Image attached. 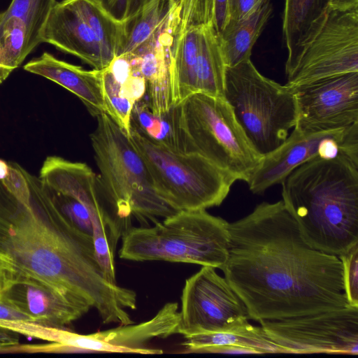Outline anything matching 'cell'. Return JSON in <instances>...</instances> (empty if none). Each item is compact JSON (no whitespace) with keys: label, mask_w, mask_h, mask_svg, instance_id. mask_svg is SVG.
Listing matches in <instances>:
<instances>
[{"label":"cell","mask_w":358,"mask_h":358,"mask_svg":"<svg viewBox=\"0 0 358 358\" xmlns=\"http://www.w3.org/2000/svg\"><path fill=\"white\" fill-rule=\"evenodd\" d=\"M282 201L312 248L340 256L358 244V165L317 157L281 182Z\"/></svg>","instance_id":"cell-3"},{"label":"cell","mask_w":358,"mask_h":358,"mask_svg":"<svg viewBox=\"0 0 358 358\" xmlns=\"http://www.w3.org/2000/svg\"><path fill=\"white\" fill-rule=\"evenodd\" d=\"M13 70L7 59L0 40V84L6 80Z\"/></svg>","instance_id":"cell-37"},{"label":"cell","mask_w":358,"mask_h":358,"mask_svg":"<svg viewBox=\"0 0 358 358\" xmlns=\"http://www.w3.org/2000/svg\"><path fill=\"white\" fill-rule=\"evenodd\" d=\"M225 69L220 37L210 18L203 24L199 38L196 60L197 92L223 97Z\"/></svg>","instance_id":"cell-20"},{"label":"cell","mask_w":358,"mask_h":358,"mask_svg":"<svg viewBox=\"0 0 358 358\" xmlns=\"http://www.w3.org/2000/svg\"><path fill=\"white\" fill-rule=\"evenodd\" d=\"M73 1L103 48L115 57L122 36V22L113 19L90 0Z\"/></svg>","instance_id":"cell-26"},{"label":"cell","mask_w":358,"mask_h":358,"mask_svg":"<svg viewBox=\"0 0 358 358\" xmlns=\"http://www.w3.org/2000/svg\"><path fill=\"white\" fill-rule=\"evenodd\" d=\"M1 299L31 322L64 328L91 308L83 299L36 278L19 274Z\"/></svg>","instance_id":"cell-15"},{"label":"cell","mask_w":358,"mask_h":358,"mask_svg":"<svg viewBox=\"0 0 358 358\" xmlns=\"http://www.w3.org/2000/svg\"><path fill=\"white\" fill-rule=\"evenodd\" d=\"M171 13L146 41L129 53L145 81L149 98L148 103L152 113L157 115L166 113L173 106Z\"/></svg>","instance_id":"cell-17"},{"label":"cell","mask_w":358,"mask_h":358,"mask_svg":"<svg viewBox=\"0 0 358 358\" xmlns=\"http://www.w3.org/2000/svg\"><path fill=\"white\" fill-rule=\"evenodd\" d=\"M268 1L270 0H228L225 24L219 36L234 29Z\"/></svg>","instance_id":"cell-30"},{"label":"cell","mask_w":358,"mask_h":358,"mask_svg":"<svg viewBox=\"0 0 358 358\" xmlns=\"http://www.w3.org/2000/svg\"><path fill=\"white\" fill-rule=\"evenodd\" d=\"M223 97L262 157L280 146L295 126L297 107L292 89L262 75L251 59L226 66Z\"/></svg>","instance_id":"cell-6"},{"label":"cell","mask_w":358,"mask_h":358,"mask_svg":"<svg viewBox=\"0 0 358 358\" xmlns=\"http://www.w3.org/2000/svg\"><path fill=\"white\" fill-rule=\"evenodd\" d=\"M358 6V0H331L330 6L338 9H347Z\"/></svg>","instance_id":"cell-39"},{"label":"cell","mask_w":358,"mask_h":358,"mask_svg":"<svg viewBox=\"0 0 358 358\" xmlns=\"http://www.w3.org/2000/svg\"><path fill=\"white\" fill-rule=\"evenodd\" d=\"M343 156L358 162V135L353 129L309 133L296 128L274 151L262 157L248 182L250 190L263 194L273 185L281 184L296 167L317 157Z\"/></svg>","instance_id":"cell-12"},{"label":"cell","mask_w":358,"mask_h":358,"mask_svg":"<svg viewBox=\"0 0 358 358\" xmlns=\"http://www.w3.org/2000/svg\"><path fill=\"white\" fill-rule=\"evenodd\" d=\"M152 1L154 0H127L125 19L134 15Z\"/></svg>","instance_id":"cell-38"},{"label":"cell","mask_w":358,"mask_h":358,"mask_svg":"<svg viewBox=\"0 0 358 358\" xmlns=\"http://www.w3.org/2000/svg\"><path fill=\"white\" fill-rule=\"evenodd\" d=\"M113 19L122 22L125 19L127 0H90Z\"/></svg>","instance_id":"cell-32"},{"label":"cell","mask_w":358,"mask_h":358,"mask_svg":"<svg viewBox=\"0 0 358 358\" xmlns=\"http://www.w3.org/2000/svg\"><path fill=\"white\" fill-rule=\"evenodd\" d=\"M56 0H12L8 8L0 13V25L11 17L24 24L30 52L39 44L41 34Z\"/></svg>","instance_id":"cell-25"},{"label":"cell","mask_w":358,"mask_h":358,"mask_svg":"<svg viewBox=\"0 0 358 358\" xmlns=\"http://www.w3.org/2000/svg\"><path fill=\"white\" fill-rule=\"evenodd\" d=\"M179 334L238 331L250 323L246 306L215 268L203 266L185 282Z\"/></svg>","instance_id":"cell-10"},{"label":"cell","mask_w":358,"mask_h":358,"mask_svg":"<svg viewBox=\"0 0 358 358\" xmlns=\"http://www.w3.org/2000/svg\"><path fill=\"white\" fill-rule=\"evenodd\" d=\"M24 69L44 77L75 94L93 116L105 113L111 117L103 95L101 71L85 70L46 52L27 62Z\"/></svg>","instance_id":"cell-18"},{"label":"cell","mask_w":358,"mask_h":358,"mask_svg":"<svg viewBox=\"0 0 358 358\" xmlns=\"http://www.w3.org/2000/svg\"><path fill=\"white\" fill-rule=\"evenodd\" d=\"M0 320L31 322V319L27 315L1 299H0Z\"/></svg>","instance_id":"cell-34"},{"label":"cell","mask_w":358,"mask_h":358,"mask_svg":"<svg viewBox=\"0 0 358 358\" xmlns=\"http://www.w3.org/2000/svg\"><path fill=\"white\" fill-rule=\"evenodd\" d=\"M131 127L171 150L187 152L178 125L176 105L166 113L157 115L152 113L148 102L141 100L132 108Z\"/></svg>","instance_id":"cell-21"},{"label":"cell","mask_w":358,"mask_h":358,"mask_svg":"<svg viewBox=\"0 0 358 358\" xmlns=\"http://www.w3.org/2000/svg\"><path fill=\"white\" fill-rule=\"evenodd\" d=\"M0 40L10 64L15 69L30 53L24 22L15 17L8 18L0 25Z\"/></svg>","instance_id":"cell-27"},{"label":"cell","mask_w":358,"mask_h":358,"mask_svg":"<svg viewBox=\"0 0 358 358\" xmlns=\"http://www.w3.org/2000/svg\"><path fill=\"white\" fill-rule=\"evenodd\" d=\"M122 259L166 261L221 269L229 248V222L206 210H180L152 227H130L122 234Z\"/></svg>","instance_id":"cell-4"},{"label":"cell","mask_w":358,"mask_h":358,"mask_svg":"<svg viewBox=\"0 0 358 358\" xmlns=\"http://www.w3.org/2000/svg\"><path fill=\"white\" fill-rule=\"evenodd\" d=\"M175 0H154L122 22V36L115 57L130 53L146 41L171 12Z\"/></svg>","instance_id":"cell-23"},{"label":"cell","mask_w":358,"mask_h":358,"mask_svg":"<svg viewBox=\"0 0 358 358\" xmlns=\"http://www.w3.org/2000/svg\"><path fill=\"white\" fill-rule=\"evenodd\" d=\"M90 136L101 174V187L116 215L130 224L166 217L176 212L158 194L148 167L129 136L107 113L96 116Z\"/></svg>","instance_id":"cell-5"},{"label":"cell","mask_w":358,"mask_h":358,"mask_svg":"<svg viewBox=\"0 0 358 358\" xmlns=\"http://www.w3.org/2000/svg\"><path fill=\"white\" fill-rule=\"evenodd\" d=\"M199 353H222V354H259L254 349L236 345H222L204 348Z\"/></svg>","instance_id":"cell-35"},{"label":"cell","mask_w":358,"mask_h":358,"mask_svg":"<svg viewBox=\"0 0 358 358\" xmlns=\"http://www.w3.org/2000/svg\"><path fill=\"white\" fill-rule=\"evenodd\" d=\"M176 106L186 152L248 182L262 157L247 139L226 100L196 92Z\"/></svg>","instance_id":"cell-8"},{"label":"cell","mask_w":358,"mask_h":358,"mask_svg":"<svg viewBox=\"0 0 358 358\" xmlns=\"http://www.w3.org/2000/svg\"><path fill=\"white\" fill-rule=\"evenodd\" d=\"M129 138L143 157L158 194L176 211L218 206L238 180L202 156L171 150L132 127Z\"/></svg>","instance_id":"cell-7"},{"label":"cell","mask_w":358,"mask_h":358,"mask_svg":"<svg viewBox=\"0 0 358 358\" xmlns=\"http://www.w3.org/2000/svg\"><path fill=\"white\" fill-rule=\"evenodd\" d=\"M358 72V6L330 7L325 22L287 77L296 86L343 73Z\"/></svg>","instance_id":"cell-11"},{"label":"cell","mask_w":358,"mask_h":358,"mask_svg":"<svg viewBox=\"0 0 358 358\" xmlns=\"http://www.w3.org/2000/svg\"><path fill=\"white\" fill-rule=\"evenodd\" d=\"M331 0H285L282 34L287 50L285 73L289 76L306 47L327 18Z\"/></svg>","instance_id":"cell-19"},{"label":"cell","mask_w":358,"mask_h":358,"mask_svg":"<svg viewBox=\"0 0 358 358\" xmlns=\"http://www.w3.org/2000/svg\"><path fill=\"white\" fill-rule=\"evenodd\" d=\"M103 95L111 112V117L129 136L134 105L121 92L120 85L108 68L101 70Z\"/></svg>","instance_id":"cell-28"},{"label":"cell","mask_w":358,"mask_h":358,"mask_svg":"<svg viewBox=\"0 0 358 358\" xmlns=\"http://www.w3.org/2000/svg\"><path fill=\"white\" fill-rule=\"evenodd\" d=\"M9 162L0 159V180H4L9 174Z\"/></svg>","instance_id":"cell-40"},{"label":"cell","mask_w":358,"mask_h":358,"mask_svg":"<svg viewBox=\"0 0 358 358\" xmlns=\"http://www.w3.org/2000/svg\"><path fill=\"white\" fill-rule=\"evenodd\" d=\"M30 196L23 203L0 181V252L20 275L83 299L103 324H133L127 310L136 293L111 282L96 257L93 237L71 224L30 173Z\"/></svg>","instance_id":"cell-2"},{"label":"cell","mask_w":358,"mask_h":358,"mask_svg":"<svg viewBox=\"0 0 358 358\" xmlns=\"http://www.w3.org/2000/svg\"><path fill=\"white\" fill-rule=\"evenodd\" d=\"M221 268L250 319L280 320L350 306L337 255L312 248L283 201L262 202L229 223Z\"/></svg>","instance_id":"cell-1"},{"label":"cell","mask_w":358,"mask_h":358,"mask_svg":"<svg viewBox=\"0 0 358 358\" xmlns=\"http://www.w3.org/2000/svg\"><path fill=\"white\" fill-rule=\"evenodd\" d=\"M213 1V23L220 35L224 29L228 0H212Z\"/></svg>","instance_id":"cell-33"},{"label":"cell","mask_w":358,"mask_h":358,"mask_svg":"<svg viewBox=\"0 0 358 358\" xmlns=\"http://www.w3.org/2000/svg\"><path fill=\"white\" fill-rule=\"evenodd\" d=\"M18 334L0 327V347H10L19 344Z\"/></svg>","instance_id":"cell-36"},{"label":"cell","mask_w":358,"mask_h":358,"mask_svg":"<svg viewBox=\"0 0 358 358\" xmlns=\"http://www.w3.org/2000/svg\"><path fill=\"white\" fill-rule=\"evenodd\" d=\"M259 323L284 353L358 354L357 306Z\"/></svg>","instance_id":"cell-9"},{"label":"cell","mask_w":358,"mask_h":358,"mask_svg":"<svg viewBox=\"0 0 358 358\" xmlns=\"http://www.w3.org/2000/svg\"><path fill=\"white\" fill-rule=\"evenodd\" d=\"M41 41L80 58L98 71L107 68L115 59L99 43L73 0L55 3L41 31Z\"/></svg>","instance_id":"cell-16"},{"label":"cell","mask_w":358,"mask_h":358,"mask_svg":"<svg viewBox=\"0 0 358 358\" xmlns=\"http://www.w3.org/2000/svg\"><path fill=\"white\" fill-rule=\"evenodd\" d=\"M16 270L10 257L0 252V299L3 292L17 278Z\"/></svg>","instance_id":"cell-31"},{"label":"cell","mask_w":358,"mask_h":358,"mask_svg":"<svg viewBox=\"0 0 358 358\" xmlns=\"http://www.w3.org/2000/svg\"><path fill=\"white\" fill-rule=\"evenodd\" d=\"M343 266L345 294L348 303L358 307V244L338 256Z\"/></svg>","instance_id":"cell-29"},{"label":"cell","mask_w":358,"mask_h":358,"mask_svg":"<svg viewBox=\"0 0 358 358\" xmlns=\"http://www.w3.org/2000/svg\"><path fill=\"white\" fill-rule=\"evenodd\" d=\"M273 13L268 1L246 20L220 37L226 66L232 67L250 59L252 49Z\"/></svg>","instance_id":"cell-22"},{"label":"cell","mask_w":358,"mask_h":358,"mask_svg":"<svg viewBox=\"0 0 358 358\" xmlns=\"http://www.w3.org/2000/svg\"><path fill=\"white\" fill-rule=\"evenodd\" d=\"M182 343L187 352L199 353L204 348L236 345L254 349L264 353H284L283 350L270 340L262 327L248 326L235 331L198 334L184 336Z\"/></svg>","instance_id":"cell-24"},{"label":"cell","mask_w":358,"mask_h":358,"mask_svg":"<svg viewBox=\"0 0 358 358\" xmlns=\"http://www.w3.org/2000/svg\"><path fill=\"white\" fill-rule=\"evenodd\" d=\"M289 87L297 107L294 128L317 133L344 129L358 122V72Z\"/></svg>","instance_id":"cell-13"},{"label":"cell","mask_w":358,"mask_h":358,"mask_svg":"<svg viewBox=\"0 0 358 358\" xmlns=\"http://www.w3.org/2000/svg\"><path fill=\"white\" fill-rule=\"evenodd\" d=\"M172 23V98L177 105L197 92L196 60L203 24L213 20L212 0H175Z\"/></svg>","instance_id":"cell-14"}]
</instances>
